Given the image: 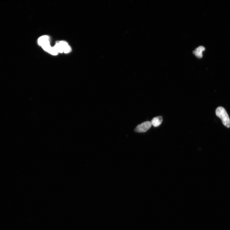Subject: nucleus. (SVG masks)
I'll return each instance as SVG.
<instances>
[{"mask_svg": "<svg viewBox=\"0 0 230 230\" xmlns=\"http://www.w3.org/2000/svg\"><path fill=\"white\" fill-rule=\"evenodd\" d=\"M216 115L222 120L223 124L226 127H230V119L225 109L222 107H219L216 110Z\"/></svg>", "mask_w": 230, "mask_h": 230, "instance_id": "obj_1", "label": "nucleus"}, {"mask_svg": "<svg viewBox=\"0 0 230 230\" xmlns=\"http://www.w3.org/2000/svg\"><path fill=\"white\" fill-rule=\"evenodd\" d=\"M151 126L152 124L151 122H145L138 125L134 129V131L136 132H145L151 128Z\"/></svg>", "mask_w": 230, "mask_h": 230, "instance_id": "obj_2", "label": "nucleus"}, {"mask_svg": "<svg viewBox=\"0 0 230 230\" xmlns=\"http://www.w3.org/2000/svg\"><path fill=\"white\" fill-rule=\"evenodd\" d=\"M59 43L62 47L64 53H69L71 51V48L67 42L62 41H60Z\"/></svg>", "mask_w": 230, "mask_h": 230, "instance_id": "obj_3", "label": "nucleus"}, {"mask_svg": "<svg viewBox=\"0 0 230 230\" xmlns=\"http://www.w3.org/2000/svg\"><path fill=\"white\" fill-rule=\"evenodd\" d=\"M163 121V118L162 116H159L155 117L152 119L151 122L152 125L154 127H158L160 126Z\"/></svg>", "mask_w": 230, "mask_h": 230, "instance_id": "obj_4", "label": "nucleus"}, {"mask_svg": "<svg viewBox=\"0 0 230 230\" xmlns=\"http://www.w3.org/2000/svg\"><path fill=\"white\" fill-rule=\"evenodd\" d=\"M49 40V37L48 35H43L38 39V44L41 47L45 44L50 42Z\"/></svg>", "mask_w": 230, "mask_h": 230, "instance_id": "obj_5", "label": "nucleus"}, {"mask_svg": "<svg viewBox=\"0 0 230 230\" xmlns=\"http://www.w3.org/2000/svg\"><path fill=\"white\" fill-rule=\"evenodd\" d=\"M54 47L58 53H62L63 52V48L59 42H57Z\"/></svg>", "mask_w": 230, "mask_h": 230, "instance_id": "obj_6", "label": "nucleus"}, {"mask_svg": "<svg viewBox=\"0 0 230 230\" xmlns=\"http://www.w3.org/2000/svg\"><path fill=\"white\" fill-rule=\"evenodd\" d=\"M193 54H195L196 57L199 58H202L203 56L202 53L196 50L193 51Z\"/></svg>", "mask_w": 230, "mask_h": 230, "instance_id": "obj_7", "label": "nucleus"}, {"mask_svg": "<svg viewBox=\"0 0 230 230\" xmlns=\"http://www.w3.org/2000/svg\"><path fill=\"white\" fill-rule=\"evenodd\" d=\"M205 50V48L203 46H200L198 47H197V48H196L195 50L202 53V52L204 51Z\"/></svg>", "mask_w": 230, "mask_h": 230, "instance_id": "obj_8", "label": "nucleus"}]
</instances>
